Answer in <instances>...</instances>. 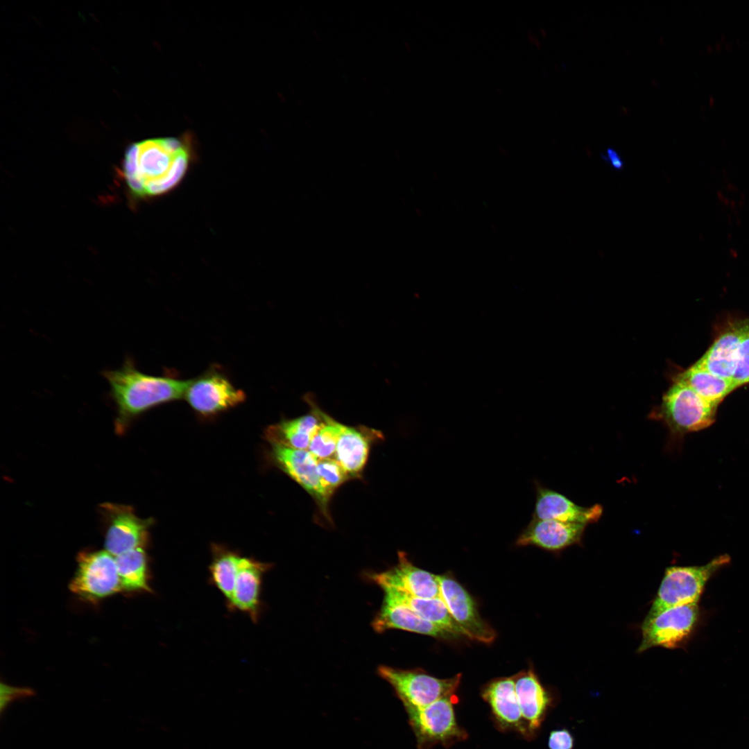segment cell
I'll return each mask as SVG.
<instances>
[{
	"label": "cell",
	"instance_id": "4316f807",
	"mask_svg": "<svg viewBox=\"0 0 749 749\" xmlns=\"http://www.w3.org/2000/svg\"><path fill=\"white\" fill-rule=\"evenodd\" d=\"M343 426V424L324 413L321 422L311 437L307 450L318 460L333 458Z\"/></svg>",
	"mask_w": 749,
	"mask_h": 749
},
{
	"label": "cell",
	"instance_id": "2e32d148",
	"mask_svg": "<svg viewBox=\"0 0 749 749\" xmlns=\"http://www.w3.org/2000/svg\"><path fill=\"white\" fill-rule=\"evenodd\" d=\"M535 490L533 519L587 525L597 522L603 514V509L600 504L590 507L580 506L562 494L538 483H535Z\"/></svg>",
	"mask_w": 749,
	"mask_h": 749
},
{
	"label": "cell",
	"instance_id": "83f0119b",
	"mask_svg": "<svg viewBox=\"0 0 749 749\" xmlns=\"http://www.w3.org/2000/svg\"><path fill=\"white\" fill-rule=\"evenodd\" d=\"M317 471L323 488L332 496L335 490L350 477L335 458L318 460Z\"/></svg>",
	"mask_w": 749,
	"mask_h": 749
},
{
	"label": "cell",
	"instance_id": "30bf717a",
	"mask_svg": "<svg viewBox=\"0 0 749 749\" xmlns=\"http://www.w3.org/2000/svg\"><path fill=\"white\" fill-rule=\"evenodd\" d=\"M100 508L106 526L105 547L107 552L116 557L145 546L150 519L139 518L126 505L105 503Z\"/></svg>",
	"mask_w": 749,
	"mask_h": 749
},
{
	"label": "cell",
	"instance_id": "4fadbf2b",
	"mask_svg": "<svg viewBox=\"0 0 749 749\" xmlns=\"http://www.w3.org/2000/svg\"><path fill=\"white\" fill-rule=\"evenodd\" d=\"M370 577L381 589L392 588L419 598L442 599L438 575L416 567L402 551L398 552L395 566Z\"/></svg>",
	"mask_w": 749,
	"mask_h": 749
},
{
	"label": "cell",
	"instance_id": "8992f818",
	"mask_svg": "<svg viewBox=\"0 0 749 749\" xmlns=\"http://www.w3.org/2000/svg\"><path fill=\"white\" fill-rule=\"evenodd\" d=\"M377 673L392 687L404 709L423 707L455 695L461 680L460 673L440 679L422 669H401L385 665L378 667Z\"/></svg>",
	"mask_w": 749,
	"mask_h": 749
},
{
	"label": "cell",
	"instance_id": "277c9868",
	"mask_svg": "<svg viewBox=\"0 0 749 749\" xmlns=\"http://www.w3.org/2000/svg\"><path fill=\"white\" fill-rule=\"evenodd\" d=\"M729 561L730 557L723 555L703 566L667 567L643 622L652 620L670 608L698 603L708 579Z\"/></svg>",
	"mask_w": 749,
	"mask_h": 749
},
{
	"label": "cell",
	"instance_id": "f1b7e54d",
	"mask_svg": "<svg viewBox=\"0 0 749 749\" xmlns=\"http://www.w3.org/2000/svg\"><path fill=\"white\" fill-rule=\"evenodd\" d=\"M732 381L739 388L749 384V327L739 344Z\"/></svg>",
	"mask_w": 749,
	"mask_h": 749
},
{
	"label": "cell",
	"instance_id": "5bb4252c",
	"mask_svg": "<svg viewBox=\"0 0 749 749\" xmlns=\"http://www.w3.org/2000/svg\"><path fill=\"white\" fill-rule=\"evenodd\" d=\"M481 696L499 730L515 731L526 739L532 738L521 712L513 676L490 681L483 687Z\"/></svg>",
	"mask_w": 749,
	"mask_h": 749
},
{
	"label": "cell",
	"instance_id": "ffe728a7",
	"mask_svg": "<svg viewBox=\"0 0 749 749\" xmlns=\"http://www.w3.org/2000/svg\"><path fill=\"white\" fill-rule=\"evenodd\" d=\"M748 327L749 318L728 324L696 363L713 374L732 381L738 348Z\"/></svg>",
	"mask_w": 749,
	"mask_h": 749
},
{
	"label": "cell",
	"instance_id": "7a4b0ae2",
	"mask_svg": "<svg viewBox=\"0 0 749 749\" xmlns=\"http://www.w3.org/2000/svg\"><path fill=\"white\" fill-rule=\"evenodd\" d=\"M102 376L109 384L108 396L116 408V431L122 433L142 413L161 404L184 398L189 379L172 376H153L137 369L128 356L122 365L104 370Z\"/></svg>",
	"mask_w": 749,
	"mask_h": 749
},
{
	"label": "cell",
	"instance_id": "52a82bcc",
	"mask_svg": "<svg viewBox=\"0 0 749 749\" xmlns=\"http://www.w3.org/2000/svg\"><path fill=\"white\" fill-rule=\"evenodd\" d=\"M69 589L94 603L122 590L115 556L106 550L79 553L78 568Z\"/></svg>",
	"mask_w": 749,
	"mask_h": 749
},
{
	"label": "cell",
	"instance_id": "d6986e66",
	"mask_svg": "<svg viewBox=\"0 0 749 749\" xmlns=\"http://www.w3.org/2000/svg\"><path fill=\"white\" fill-rule=\"evenodd\" d=\"M270 567V564L241 557L229 608L243 612L257 622L260 616L263 577Z\"/></svg>",
	"mask_w": 749,
	"mask_h": 749
},
{
	"label": "cell",
	"instance_id": "7402d4cb",
	"mask_svg": "<svg viewBox=\"0 0 749 749\" xmlns=\"http://www.w3.org/2000/svg\"><path fill=\"white\" fill-rule=\"evenodd\" d=\"M309 413L298 417L282 420L268 427L266 437L271 445L295 449H308L311 437L322 421L324 412L311 398Z\"/></svg>",
	"mask_w": 749,
	"mask_h": 749
},
{
	"label": "cell",
	"instance_id": "484cf974",
	"mask_svg": "<svg viewBox=\"0 0 749 749\" xmlns=\"http://www.w3.org/2000/svg\"><path fill=\"white\" fill-rule=\"evenodd\" d=\"M241 557L232 551L216 550L209 566L211 581L223 594L227 603L232 596Z\"/></svg>",
	"mask_w": 749,
	"mask_h": 749
},
{
	"label": "cell",
	"instance_id": "d4e9b609",
	"mask_svg": "<svg viewBox=\"0 0 749 749\" xmlns=\"http://www.w3.org/2000/svg\"><path fill=\"white\" fill-rule=\"evenodd\" d=\"M121 589L150 592L148 558L144 546H139L115 557Z\"/></svg>",
	"mask_w": 749,
	"mask_h": 749
},
{
	"label": "cell",
	"instance_id": "ac0fdd59",
	"mask_svg": "<svg viewBox=\"0 0 749 749\" xmlns=\"http://www.w3.org/2000/svg\"><path fill=\"white\" fill-rule=\"evenodd\" d=\"M382 438V433L376 429L343 424L334 458L350 479L360 477L367 463L372 445Z\"/></svg>",
	"mask_w": 749,
	"mask_h": 749
},
{
	"label": "cell",
	"instance_id": "8fae6325",
	"mask_svg": "<svg viewBox=\"0 0 749 749\" xmlns=\"http://www.w3.org/2000/svg\"><path fill=\"white\" fill-rule=\"evenodd\" d=\"M438 577L442 599L466 637L487 644L493 642L496 632L482 619L468 592L449 574Z\"/></svg>",
	"mask_w": 749,
	"mask_h": 749
},
{
	"label": "cell",
	"instance_id": "f546056e",
	"mask_svg": "<svg viewBox=\"0 0 749 749\" xmlns=\"http://www.w3.org/2000/svg\"><path fill=\"white\" fill-rule=\"evenodd\" d=\"M574 743L571 734L566 729L552 731L548 741L549 749H572Z\"/></svg>",
	"mask_w": 749,
	"mask_h": 749
},
{
	"label": "cell",
	"instance_id": "7c38bea8",
	"mask_svg": "<svg viewBox=\"0 0 749 749\" xmlns=\"http://www.w3.org/2000/svg\"><path fill=\"white\" fill-rule=\"evenodd\" d=\"M270 456L275 465L298 483L315 500L327 519L331 496L323 488L317 471L318 459L307 449H295L271 445Z\"/></svg>",
	"mask_w": 749,
	"mask_h": 749
},
{
	"label": "cell",
	"instance_id": "603a6c76",
	"mask_svg": "<svg viewBox=\"0 0 749 749\" xmlns=\"http://www.w3.org/2000/svg\"><path fill=\"white\" fill-rule=\"evenodd\" d=\"M384 595L403 603L417 615L458 638L466 637L441 599H423L392 588H382Z\"/></svg>",
	"mask_w": 749,
	"mask_h": 749
},
{
	"label": "cell",
	"instance_id": "44dd1931",
	"mask_svg": "<svg viewBox=\"0 0 749 749\" xmlns=\"http://www.w3.org/2000/svg\"><path fill=\"white\" fill-rule=\"evenodd\" d=\"M523 718L532 738L551 704L549 693L532 669L513 676Z\"/></svg>",
	"mask_w": 749,
	"mask_h": 749
},
{
	"label": "cell",
	"instance_id": "3957f363",
	"mask_svg": "<svg viewBox=\"0 0 749 749\" xmlns=\"http://www.w3.org/2000/svg\"><path fill=\"white\" fill-rule=\"evenodd\" d=\"M717 407L673 378L660 404L650 416L662 422L673 438L681 439L687 433L711 426L715 421Z\"/></svg>",
	"mask_w": 749,
	"mask_h": 749
},
{
	"label": "cell",
	"instance_id": "1f68e13d",
	"mask_svg": "<svg viewBox=\"0 0 749 749\" xmlns=\"http://www.w3.org/2000/svg\"><path fill=\"white\" fill-rule=\"evenodd\" d=\"M602 158L613 169L617 171L621 170L624 166V162L618 152L612 148H608L605 155H602Z\"/></svg>",
	"mask_w": 749,
	"mask_h": 749
},
{
	"label": "cell",
	"instance_id": "ba28073f",
	"mask_svg": "<svg viewBox=\"0 0 749 749\" xmlns=\"http://www.w3.org/2000/svg\"><path fill=\"white\" fill-rule=\"evenodd\" d=\"M246 398L244 391L236 388L216 366L189 379L184 395L189 405L204 416L214 415L234 408L242 404Z\"/></svg>",
	"mask_w": 749,
	"mask_h": 749
},
{
	"label": "cell",
	"instance_id": "9c48e42d",
	"mask_svg": "<svg viewBox=\"0 0 749 749\" xmlns=\"http://www.w3.org/2000/svg\"><path fill=\"white\" fill-rule=\"evenodd\" d=\"M698 615V603H691L670 608L652 620L643 622L642 639L637 652L655 646L678 647L691 633Z\"/></svg>",
	"mask_w": 749,
	"mask_h": 749
},
{
	"label": "cell",
	"instance_id": "5b68a950",
	"mask_svg": "<svg viewBox=\"0 0 749 749\" xmlns=\"http://www.w3.org/2000/svg\"><path fill=\"white\" fill-rule=\"evenodd\" d=\"M458 702L455 694L423 707L405 709L415 737L416 749H431L438 744L449 748L467 738V732L456 721L454 705Z\"/></svg>",
	"mask_w": 749,
	"mask_h": 749
},
{
	"label": "cell",
	"instance_id": "cb8c5ba5",
	"mask_svg": "<svg viewBox=\"0 0 749 749\" xmlns=\"http://www.w3.org/2000/svg\"><path fill=\"white\" fill-rule=\"evenodd\" d=\"M674 378L687 385L706 401L717 406L738 388L732 381L713 374L696 362Z\"/></svg>",
	"mask_w": 749,
	"mask_h": 749
},
{
	"label": "cell",
	"instance_id": "4dcf8cb0",
	"mask_svg": "<svg viewBox=\"0 0 749 749\" xmlns=\"http://www.w3.org/2000/svg\"><path fill=\"white\" fill-rule=\"evenodd\" d=\"M0 688L1 696H8L13 700L18 698L31 697L35 695L34 690L31 688L13 687L3 682L1 683Z\"/></svg>",
	"mask_w": 749,
	"mask_h": 749
},
{
	"label": "cell",
	"instance_id": "6da1fadb",
	"mask_svg": "<svg viewBox=\"0 0 749 749\" xmlns=\"http://www.w3.org/2000/svg\"><path fill=\"white\" fill-rule=\"evenodd\" d=\"M194 160L191 144L176 138L147 139L130 145L121 175L136 200H149L175 189Z\"/></svg>",
	"mask_w": 749,
	"mask_h": 749
},
{
	"label": "cell",
	"instance_id": "e0dca14e",
	"mask_svg": "<svg viewBox=\"0 0 749 749\" xmlns=\"http://www.w3.org/2000/svg\"><path fill=\"white\" fill-rule=\"evenodd\" d=\"M372 627L379 633L390 629H399L442 640L457 639L449 632L423 619L403 603L386 595L384 596L382 605L372 622Z\"/></svg>",
	"mask_w": 749,
	"mask_h": 749
},
{
	"label": "cell",
	"instance_id": "9a60e30c",
	"mask_svg": "<svg viewBox=\"0 0 749 749\" xmlns=\"http://www.w3.org/2000/svg\"><path fill=\"white\" fill-rule=\"evenodd\" d=\"M586 526L581 524L532 518L517 537L515 544L518 546H533L558 553L580 544Z\"/></svg>",
	"mask_w": 749,
	"mask_h": 749
}]
</instances>
